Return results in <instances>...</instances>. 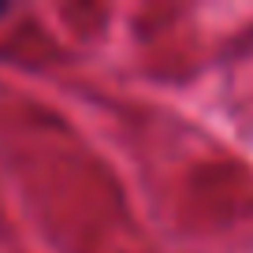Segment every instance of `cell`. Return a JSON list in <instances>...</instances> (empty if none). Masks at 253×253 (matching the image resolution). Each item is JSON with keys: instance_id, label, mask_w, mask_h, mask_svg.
Masks as SVG:
<instances>
[{"instance_id": "1", "label": "cell", "mask_w": 253, "mask_h": 253, "mask_svg": "<svg viewBox=\"0 0 253 253\" xmlns=\"http://www.w3.org/2000/svg\"><path fill=\"white\" fill-rule=\"evenodd\" d=\"M4 15H8V4H0V19H4Z\"/></svg>"}]
</instances>
